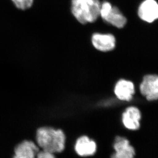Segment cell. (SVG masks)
Segmentation results:
<instances>
[{
	"label": "cell",
	"mask_w": 158,
	"mask_h": 158,
	"mask_svg": "<svg viewBox=\"0 0 158 158\" xmlns=\"http://www.w3.org/2000/svg\"><path fill=\"white\" fill-rule=\"evenodd\" d=\"M37 140L43 151L54 154L64 150L65 136L63 131L52 128L42 127L38 130Z\"/></svg>",
	"instance_id": "1"
},
{
	"label": "cell",
	"mask_w": 158,
	"mask_h": 158,
	"mask_svg": "<svg viewBox=\"0 0 158 158\" xmlns=\"http://www.w3.org/2000/svg\"><path fill=\"white\" fill-rule=\"evenodd\" d=\"M101 5L99 0H72L71 11L81 24L94 23L100 17Z\"/></svg>",
	"instance_id": "2"
},
{
	"label": "cell",
	"mask_w": 158,
	"mask_h": 158,
	"mask_svg": "<svg viewBox=\"0 0 158 158\" xmlns=\"http://www.w3.org/2000/svg\"><path fill=\"white\" fill-rule=\"evenodd\" d=\"M100 17L104 21L118 28L124 27L127 22L126 18L116 6H113L107 1H104L101 5Z\"/></svg>",
	"instance_id": "3"
},
{
	"label": "cell",
	"mask_w": 158,
	"mask_h": 158,
	"mask_svg": "<svg viewBox=\"0 0 158 158\" xmlns=\"http://www.w3.org/2000/svg\"><path fill=\"white\" fill-rule=\"evenodd\" d=\"M140 91L148 101L158 99V76L157 75H147L143 78L140 85Z\"/></svg>",
	"instance_id": "4"
},
{
	"label": "cell",
	"mask_w": 158,
	"mask_h": 158,
	"mask_svg": "<svg viewBox=\"0 0 158 158\" xmlns=\"http://www.w3.org/2000/svg\"><path fill=\"white\" fill-rule=\"evenodd\" d=\"M91 40L94 48L100 52H110L116 46V39L111 34L94 33L91 36Z\"/></svg>",
	"instance_id": "5"
},
{
	"label": "cell",
	"mask_w": 158,
	"mask_h": 158,
	"mask_svg": "<svg viewBox=\"0 0 158 158\" xmlns=\"http://www.w3.org/2000/svg\"><path fill=\"white\" fill-rule=\"evenodd\" d=\"M138 15L142 20L152 23L158 19V4L155 0H145L140 5Z\"/></svg>",
	"instance_id": "6"
},
{
	"label": "cell",
	"mask_w": 158,
	"mask_h": 158,
	"mask_svg": "<svg viewBox=\"0 0 158 158\" xmlns=\"http://www.w3.org/2000/svg\"><path fill=\"white\" fill-rule=\"evenodd\" d=\"M114 148L116 153L111 158H134L135 155L134 148L129 144L128 140L122 137L116 138Z\"/></svg>",
	"instance_id": "7"
},
{
	"label": "cell",
	"mask_w": 158,
	"mask_h": 158,
	"mask_svg": "<svg viewBox=\"0 0 158 158\" xmlns=\"http://www.w3.org/2000/svg\"><path fill=\"white\" fill-rule=\"evenodd\" d=\"M141 118L138 108L129 107L122 114V122L125 127L131 130H137L140 127V120Z\"/></svg>",
	"instance_id": "8"
},
{
	"label": "cell",
	"mask_w": 158,
	"mask_h": 158,
	"mask_svg": "<svg viewBox=\"0 0 158 158\" xmlns=\"http://www.w3.org/2000/svg\"><path fill=\"white\" fill-rule=\"evenodd\" d=\"M114 93L120 100L129 101L135 94L134 84L129 81L120 80L116 84Z\"/></svg>",
	"instance_id": "9"
},
{
	"label": "cell",
	"mask_w": 158,
	"mask_h": 158,
	"mask_svg": "<svg viewBox=\"0 0 158 158\" xmlns=\"http://www.w3.org/2000/svg\"><path fill=\"white\" fill-rule=\"evenodd\" d=\"M39 148L32 141H24L16 147L14 158H35Z\"/></svg>",
	"instance_id": "10"
},
{
	"label": "cell",
	"mask_w": 158,
	"mask_h": 158,
	"mask_svg": "<svg viewBox=\"0 0 158 158\" xmlns=\"http://www.w3.org/2000/svg\"><path fill=\"white\" fill-rule=\"evenodd\" d=\"M96 143L87 136H82L78 139L75 146L77 153L81 156L93 155L96 152Z\"/></svg>",
	"instance_id": "11"
},
{
	"label": "cell",
	"mask_w": 158,
	"mask_h": 158,
	"mask_svg": "<svg viewBox=\"0 0 158 158\" xmlns=\"http://www.w3.org/2000/svg\"><path fill=\"white\" fill-rule=\"evenodd\" d=\"M14 5L18 9L25 10L32 6L34 0H11Z\"/></svg>",
	"instance_id": "12"
},
{
	"label": "cell",
	"mask_w": 158,
	"mask_h": 158,
	"mask_svg": "<svg viewBox=\"0 0 158 158\" xmlns=\"http://www.w3.org/2000/svg\"><path fill=\"white\" fill-rule=\"evenodd\" d=\"M37 158H55V157L53 154L43 151L38 153Z\"/></svg>",
	"instance_id": "13"
}]
</instances>
